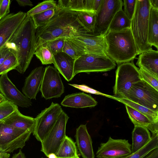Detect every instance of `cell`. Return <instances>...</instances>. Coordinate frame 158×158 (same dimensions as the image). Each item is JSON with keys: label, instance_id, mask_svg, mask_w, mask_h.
Masks as SVG:
<instances>
[{"label": "cell", "instance_id": "obj_23", "mask_svg": "<svg viewBox=\"0 0 158 158\" xmlns=\"http://www.w3.org/2000/svg\"><path fill=\"white\" fill-rule=\"evenodd\" d=\"M129 117L134 126L145 127L152 135L158 134V124L154 123L146 115L131 107L125 105Z\"/></svg>", "mask_w": 158, "mask_h": 158}, {"label": "cell", "instance_id": "obj_19", "mask_svg": "<svg viewBox=\"0 0 158 158\" xmlns=\"http://www.w3.org/2000/svg\"><path fill=\"white\" fill-rule=\"evenodd\" d=\"M136 64L158 79V51L152 49L139 54Z\"/></svg>", "mask_w": 158, "mask_h": 158}, {"label": "cell", "instance_id": "obj_44", "mask_svg": "<svg viewBox=\"0 0 158 158\" xmlns=\"http://www.w3.org/2000/svg\"><path fill=\"white\" fill-rule=\"evenodd\" d=\"M141 158H158V148L152 150Z\"/></svg>", "mask_w": 158, "mask_h": 158}, {"label": "cell", "instance_id": "obj_50", "mask_svg": "<svg viewBox=\"0 0 158 158\" xmlns=\"http://www.w3.org/2000/svg\"><path fill=\"white\" fill-rule=\"evenodd\" d=\"M6 100L4 97L0 93V103Z\"/></svg>", "mask_w": 158, "mask_h": 158}, {"label": "cell", "instance_id": "obj_29", "mask_svg": "<svg viewBox=\"0 0 158 158\" xmlns=\"http://www.w3.org/2000/svg\"><path fill=\"white\" fill-rule=\"evenodd\" d=\"M77 11L79 20L82 25L89 33L93 34L96 13L85 11Z\"/></svg>", "mask_w": 158, "mask_h": 158}, {"label": "cell", "instance_id": "obj_26", "mask_svg": "<svg viewBox=\"0 0 158 158\" xmlns=\"http://www.w3.org/2000/svg\"><path fill=\"white\" fill-rule=\"evenodd\" d=\"M55 155L57 158H77L79 157L75 143L66 135Z\"/></svg>", "mask_w": 158, "mask_h": 158}, {"label": "cell", "instance_id": "obj_45", "mask_svg": "<svg viewBox=\"0 0 158 158\" xmlns=\"http://www.w3.org/2000/svg\"><path fill=\"white\" fill-rule=\"evenodd\" d=\"M16 1L20 6H33L32 2L30 0H16Z\"/></svg>", "mask_w": 158, "mask_h": 158}, {"label": "cell", "instance_id": "obj_7", "mask_svg": "<svg viewBox=\"0 0 158 158\" xmlns=\"http://www.w3.org/2000/svg\"><path fill=\"white\" fill-rule=\"evenodd\" d=\"M115 62L108 56H104L95 54L84 53L74 62L73 75L85 73L104 72L114 69Z\"/></svg>", "mask_w": 158, "mask_h": 158}, {"label": "cell", "instance_id": "obj_47", "mask_svg": "<svg viewBox=\"0 0 158 158\" xmlns=\"http://www.w3.org/2000/svg\"><path fill=\"white\" fill-rule=\"evenodd\" d=\"M12 158H26L24 153L20 150L16 154H14Z\"/></svg>", "mask_w": 158, "mask_h": 158}, {"label": "cell", "instance_id": "obj_21", "mask_svg": "<svg viewBox=\"0 0 158 158\" xmlns=\"http://www.w3.org/2000/svg\"><path fill=\"white\" fill-rule=\"evenodd\" d=\"M97 104V102L91 95L84 93L68 95L61 102V105L64 106L77 108L94 107Z\"/></svg>", "mask_w": 158, "mask_h": 158}, {"label": "cell", "instance_id": "obj_46", "mask_svg": "<svg viewBox=\"0 0 158 158\" xmlns=\"http://www.w3.org/2000/svg\"><path fill=\"white\" fill-rule=\"evenodd\" d=\"M151 7L158 10V0H149Z\"/></svg>", "mask_w": 158, "mask_h": 158}, {"label": "cell", "instance_id": "obj_9", "mask_svg": "<svg viewBox=\"0 0 158 158\" xmlns=\"http://www.w3.org/2000/svg\"><path fill=\"white\" fill-rule=\"evenodd\" d=\"M69 117L63 110L54 125L41 143V151L48 157L51 153L55 154L66 135V125Z\"/></svg>", "mask_w": 158, "mask_h": 158}, {"label": "cell", "instance_id": "obj_36", "mask_svg": "<svg viewBox=\"0 0 158 158\" xmlns=\"http://www.w3.org/2000/svg\"><path fill=\"white\" fill-rule=\"evenodd\" d=\"M18 109L17 106L6 100L0 103V122L3 121Z\"/></svg>", "mask_w": 158, "mask_h": 158}, {"label": "cell", "instance_id": "obj_5", "mask_svg": "<svg viewBox=\"0 0 158 158\" xmlns=\"http://www.w3.org/2000/svg\"><path fill=\"white\" fill-rule=\"evenodd\" d=\"M34 129L27 130L17 128L0 122V150L1 152L10 153L22 148Z\"/></svg>", "mask_w": 158, "mask_h": 158}, {"label": "cell", "instance_id": "obj_43", "mask_svg": "<svg viewBox=\"0 0 158 158\" xmlns=\"http://www.w3.org/2000/svg\"><path fill=\"white\" fill-rule=\"evenodd\" d=\"M10 52V49L5 44L0 48V65Z\"/></svg>", "mask_w": 158, "mask_h": 158}, {"label": "cell", "instance_id": "obj_3", "mask_svg": "<svg viewBox=\"0 0 158 158\" xmlns=\"http://www.w3.org/2000/svg\"><path fill=\"white\" fill-rule=\"evenodd\" d=\"M104 39L107 55L118 65L133 61L139 55L131 28L108 31Z\"/></svg>", "mask_w": 158, "mask_h": 158}, {"label": "cell", "instance_id": "obj_37", "mask_svg": "<svg viewBox=\"0 0 158 158\" xmlns=\"http://www.w3.org/2000/svg\"><path fill=\"white\" fill-rule=\"evenodd\" d=\"M63 52L76 60L83 53L77 49L68 39H64Z\"/></svg>", "mask_w": 158, "mask_h": 158}, {"label": "cell", "instance_id": "obj_16", "mask_svg": "<svg viewBox=\"0 0 158 158\" xmlns=\"http://www.w3.org/2000/svg\"><path fill=\"white\" fill-rule=\"evenodd\" d=\"M27 16L19 11L9 14L0 20V48L10 39Z\"/></svg>", "mask_w": 158, "mask_h": 158}, {"label": "cell", "instance_id": "obj_14", "mask_svg": "<svg viewBox=\"0 0 158 158\" xmlns=\"http://www.w3.org/2000/svg\"><path fill=\"white\" fill-rule=\"evenodd\" d=\"M131 144L126 139H115L111 137L100 144L96 153L97 158H124L132 153Z\"/></svg>", "mask_w": 158, "mask_h": 158}, {"label": "cell", "instance_id": "obj_51", "mask_svg": "<svg viewBox=\"0 0 158 158\" xmlns=\"http://www.w3.org/2000/svg\"><path fill=\"white\" fill-rule=\"evenodd\" d=\"M1 153V152L0 150V154Z\"/></svg>", "mask_w": 158, "mask_h": 158}, {"label": "cell", "instance_id": "obj_54", "mask_svg": "<svg viewBox=\"0 0 158 158\" xmlns=\"http://www.w3.org/2000/svg\"></svg>", "mask_w": 158, "mask_h": 158}, {"label": "cell", "instance_id": "obj_33", "mask_svg": "<svg viewBox=\"0 0 158 158\" xmlns=\"http://www.w3.org/2000/svg\"><path fill=\"white\" fill-rule=\"evenodd\" d=\"M58 7L56 1L53 0H45L31 9L26 13V14L27 16L31 17L35 14Z\"/></svg>", "mask_w": 158, "mask_h": 158}, {"label": "cell", "instance_id": "obj_17", "mask_svg": "<svg viewBox=\"0 0 158 158\" xmlns=\"http://www.w3.org/2000/svg\"><path fill=\"white\" fill-rule=\"evenodd\" d=\"M44 69L42 66L35 68L25 80L22 91L30 100L36 99V95L40 90Z\"/></svg>", "mask_w": 158, "mask_h": 158}, {"label": "cell", "instance_id": "obj_28", "mask_svg": "<svg viewBox=\"0 0 158 158\" xmlns=\"http://www.w3.org/2000/svg\"><path fill=\"white\" fill-rule=\"evenodd\" d=\"M131 23V20L122 9L115 14L107 31H118L130 28Z\"/></svg>", "mask_w": 158, "mask_h": 158}, {"label": "cell", "instance_id": "obj_25", "mask_svg": "<svg viewBox=\"0 0 158 158\" xmlns=\"http://www.w3.org/2000/svg\"><path fill=\"white\" fill-rule=\"evenodd\" d=\"M148 44L158 49V10L151 7L150 10L148 31Z\"/></svg>", "mask_w": 158, "mask_h": 158}, {"label": "cell", "instance_id": "obj_24", "mask_svg": "<svg viewBox=\"0 0 158 158\" xmlns=\"http://www.w3.org/2000/svg\"><path fill=\"white\" fill-rule=\"evenodd\" d=\"M134 126L132 133L131 149L132 153L143 147L151 139L150 133L147 128L141 126Z\"/></svg>", "mask_w": 158, "mask_h": 158}, {"label": "cell", "instance_id": "obj_53", "mask_svg": "<svg viewBox=\"0 0 158 158\" xmlns=\"http://www.w3.org/2000/svg\"><path fill=\"white\" fill-rule=\"evenodd\" d=\"M77 158H80L79 157Z\"/></svg>", "mask_w": 158, "mask_h": 158}, {"label": "cell", "instance_id": "obj_27", "mask_svg": "<svg viewBox=\"0 0 158 158\" xmlns=\"http://www.w3.org/2000/svg\"><path fill=\"white\" fill-rule=\"evenodd\" d=\"M109 97L135 109L146 115L154 123L158 124V112L152 111L125 98L113 96H110Z\"/></svg>", "mask_w": 158, "mask_h": 158}, {"label": "cell", "instance_id": "obj_2", "mask_svg": "<svg viewBox=\"0 0 158 158\" xmlns=\"http://www.w3.org/2000/svg\"><path fill=\"white\" fill-rule=\"evenodd\" d=\"M36 28L31 17L27 16L5 45L16 56L15 69L23 74L28 67L37 48Z\"/></svg>", "mask_w": 158, "mask_h": 158}, {"label": "cell", "instance_id": "obj_4", "mask_svg": "<svg viewBox=\"0 0 158 158\" xmlns=\"http://www.w3.org/2000/svg\"><path fill=\"white\" fill-rule=\"evenodd\" d=\"M151 6L149 0H136L131 29L138 54L152 49L148 42L149 19Z\"/></svg>", "mask_w": 158, "mask_h": 158}, {"label": "cell", "instance_id": "obj_38", "mask_svg": "<svg viewBox=\"0 0 158 158\" xmlns=\"http://www.w3.org/2000/svg\"><path fill=\"white\" fill-rule=\"evenodd\" d=\"M64 41V39H59L42 44L46 45L54 55L63 52Z\"/></svg>", "mask_w": 158, "mask_h": 158}, {"label": "cell", "instance_id": "obj_41", "mask_svg": "<svg viewBox=\"0 0 158 158\" xmlns=\"http://www.w3.org/2000/svg\"><path fill=\"white\" fill-rule=\"evenodd\" d=\"M10 0H0V20L9 14Z\"/></svg>", "mask_w": 158, "mask_h": 158}, {"label": "cell", "instance_id": "obj_10", "mask_svg": "<svg viewBox=\"0 0 158 158\" xmlns=\"http://www.w3.org/2000/svg\"><path fill=\"white\" fill-rule=\"evenodd\" d=\"M63 111L59 104L52 102L48 107L37 115L32 133L38 141L41 143L43 141Z\"/></svg>", "mask_w": 158, "mask_h": 158}, {"label": "cell", "instance_id": "obj_32", "mask_svg": "<svg viewBox=\"0 0 158 158\" xmlns=\"http://www.w3.org/2000/svg\"><path fill=\"white\" fill-rule=\"evenodd\" d=\"M57 8L51 9L31 17L36 28L37 29L47 23L55 15Z\"/></svg>", "mask_w": 158, "mask_h": 158}, {"label": "cell", "instance_id": "obj_8", "mask_svg": "<svg viewBox=\"0 0 158 158\" xmlns=\"http://www.w3.org/2000/svg\"><path fill=\"white\" fill-rule=\"evenodd\" d=\"M133 61L118 64L113 87V93L115 97L123 98L133 84L141 80L139 69L135 66Z\"/></svg>", "mask_w": 158, "mask_h": 158}, {"label": "cell", "instance_id": "obj_31", "mask_svg": "<svg viewBox=\"0 0 158 158\" xmlns=\"http://www.w3.org/2000/svg\"><path fill=\"white\" fill-rule=\"evenodd\" d=\"M158 148V134L152 135L150 141L143 147L124 158H141L153 149Z\"/></svg>", "mask_w": 158, "mask_h": 158}, {"label": "cell", "instance_id": "obj_1", "mask_svg": "<svg viewBox=\"0 0 158 158\" xmlns=\"http://www.w3.org/2000/svg\"><path fill=\"white\" fill-rule=\"evenodd\" d=\"M90 33L79 20L77 11L58 7L49 21L36 29L37 48L56 39L75 38Z\"/></svg>", "mask_w": 158, "mask_h": 158}, {"label": "cell", "instance_id": "obj_30", "mask_svg": "<svg viewBox=\"0 0 158 158\" xmlns=\"http://www.w3.org/2000/svg\"><path fill=\"white\" fill-rule=\"evenodd\" d=\"M34 54L43 64H53L54 55L46 45L41 44L38 47Z\"/></svg>", "mask_w": 158, "mask_h": 158}, {"label": "cell", "instance_id": "obj_42", "mask_svg": "<svg viewBox=\"0 0 158 158\" xmlns=\"http://www.w3.org/2000/svg\"><path fill=\"white\" fill-rule=\"evenodd\" d=\"M68 84L83 92L94 94H96L97 93L95 90L90 88L85 85L74 84Z\"/></svg>", "mask_w": 158, "mask_h": 158}, {"label": "cell", "instance_id": "obj_12", "mask_svg": "<svg viewBox=\"0 0 158 158\" xmlns=\"http://www.w3.org/2000/svg\"><path fill=\"white\" fill-rule=\"evenodd\" d=\"M40 90L46 100L59 98L64 92L60 73L54 67L49 65L45 68Z\"/></svg>", "mask_w": 158, "mask_h": 158}, {"label": "cell", "instance_id": "obj_48", "mask_svg": "<svg viewBox=\"0 0 158 158\" xmlns=\"http://www.w3.org/2000/svg\"><path fill=\"white\" fill-rule=\"evenodd\" d=\"M10 154L8 153L1 152L0 154V158H9Z\"/></svg>", "mask_w": 158, "mask_h": 158}, {"label": "cell", "instance_id": "obj_39", "mask_svg": "<svg viewBox=\"0 0 158 158\" xmlns=\"http://www.w3.org/2000/svg\"><path fill=\"white\" fill-rule=\"evenodd\" d=\"M139 71L141 80L145 81L158 90V79L142 69H139Z\"/></svg>", "mask_w": 158, "mask_h": 158}, {"label": "cell", "instance_id": "obj_35", "mask_svg": "<svg viewBox=\"0 0 158 158\" xmlns=\"http://www.w3.org/2000/svg\"><path fill=\"white\" fill-rule=\"evenodd\" d=\"M18 65L16 56L10 51V52L0 65V75L7 73L9 71L15 69Z\"/></svg>", "mask_w": 158, "mask_h": 158}, {"label": "cell", "instance_id": "obj_18", "mask_svg": "<svg viewBox=\"0 0 158 158\" xmlns=\"http://www.w3.org/2000/svg\"><path fill=\"white\" fill-rule=\"evenodd\" d=\"M76 143L83 158H94L92 142L86 125L81 124L76 129Z\"/></svg>", "mask_w": 158, "mask_h": 158}, {"label": "cell", "instance_id": "obj_40", "mask_svg": "<svg viewBox=\"0 0 158 158\" xmlns=\"http://www.w3.org/2000/svg\"><path fill=\"white\" fill-rule=\"evenodd\" d=\"M136 3V0H124L123 5L125 13L130 20L134 15Z\"/></svg>", "mask_w": 158, "mask_h": 158}, {"label": "cell", "instance_id": "obj_15", "mask_svg": "<svg viewBox=\"0 0 158 158\" xmlns=\"http://www.w3.org/2000/svg\"><path fill=\"white\" fill-rule=\"evenodd\" d=\"M0 93L6 100L17 106L27 108L32 105L31 100L17 88L8 78L7 73L0 76Z\"/></svg>", "mask_w": 158, "mask_h": 158}, {"label": "cell", "instance_id": "obj_34", "mask_svg": "<svg viewBox=\"0 0 158 158\" xmlns=\"http://www.w3.org/2000/svg\"><path fill=\"white\" fill-rule=\"evenodd\" d=\"M57 5L61 8L75 11H85V0H60Z\"/></svg>", "mask_w": 158, "mask_h": 158}, {"label": "cell", "instance_id": "obj_22", "mask_svg": "<svg viewBox=\"0 0 158 158\" xmlns=\"http://www.w3.org/2000/svg\"><path fill=\"white\" fill-rule=\"evenodd\" d=\"M2 121L16 128L27 130L34 128L35 119L32 117L23 115L18 109Z\"/></svg>", "mask_w": 158, "mask_h": 158}, {"label": "cell", "instance_id": "obj_20", "mask_svg": "<svg viewBox=\"0 0 158 158\" xmlns=\"http://www.w3.org/2000/svg\"><path fill=\"white\" fill-rule=\"evenodd\" d=\"M75 60L64 52H59L54 55V67L68 81L73 78V69Z\"/></svg>", "mask_w": 158, "mask_h": 158}, {"label": "cell", "instance_id": "obj_49", "mask_svg": "<svg viewBox=\"0 0 158 158\" xmlns=\"http://www.w3.org/2000/svg\"><path fill=\"white\" fill-rule=\"evenodd\" d=\"M48 158H57L55 154L51 153L49 154L48 156Z\"/></svg>", "mask_w": 158, "mask_h": 158}, {"label": "cell", "instance_id": "obj_13", "mask_svg": "<svg viewBox=\"0 0 158 158\" xmlns=\"http://www.w3.org/2000/svg\"><path fill=\"white\" fill-rule=\"evenodd\" d=\"M104 35H98L90 34L78 37L67 38L83 54L88 53L107 56Z\"/></svg>", "mask_w": 158, "mask_h": 158}, {"label": "cell", "instance_id": "obj_11", "mask_svg": "<svg viewBox=\"0 0 158 158\" xmlns=\"http://www.w3.org/2000/svg\"><path fill=\"white\" fill-rule=\"evenodd\" d=\"M123 6L121 0H102L96 13L93 35L105 34L115 14Z\"/></svg>", "mask_w": 158, "mask_h": 158}, {"label": "cell", "instance_id": "obj_52", "mask_svg": "<svg viewBox=\"0 0 158 158\" xmlns=\"http://www.w3.org/2000/svg\"><path fill=\"white\" fill-rule=\"evenodd\" d=\"M44 158V157H42V158Z\"/></svg>", "mask_w": 158, "mask_h": 158}, {"label": "cell", "instance_id": "obj_6", "mask_svg": "<svg viewBox=\"0 0 158 158\" xmlns=\"http://www.w3.org/2000/svg\"><path fill=\"white\" fill-rule=\"evenodd\" d=\"M122 98L158 112V90L143 80L133 84Z\"/></svg>", "mask_w": 158, "mask_h": 158}]
</instances>
